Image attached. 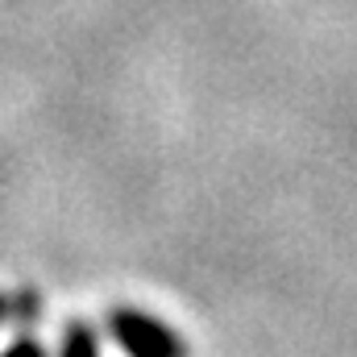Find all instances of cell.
Wrapping results in <instances>:
<instances>
[{
  "mask_svg": "<svg viewBox=\"0 0 357 357\" xmlns=\"http://www.w3.org/2000/svg\"><path fill=\"white\" fill-rule=\"evenodd\" d=\"M108 333L125 357H187V345L175 328L142 307H112Z\"/></svg>",
  "mask_w": 357,
  "mask_h": 357,
  "instance_id": "cell-1",
  "label": "cell"
},
{
  "mask_svg": "<svg viewBox=\"0 0 357 357\" xmlns=\"http://www.w3.org/2000/svg\"><path fill=\"white\" fill-rule=\"evenodd\" d=\"M42 316V295L38 291H13L4 295L0 291V324H33Z\"/></svg>",
  "mask_w": 357,
  "mask_h": 357,
  "instance_id": "cell-2",
  "label": "cell"
},
{
  "mask_svg": "<svg viewBox=\"0 0 357 357\" xmlns=\"http://www.w3.org/2000/svg\"><path fill=\"white\" fill-rule=\"evenodd\" d=\"M59 357H100V337L88 320H71L63 328V341H59Z\"/></svg>",
  "mask_w": 357,
  "mask_h": 357,
  "instance_id": "cell-3",
  "label": "cell"
},
{
  "mask_svg": "<svg viewBox=\"0 0 357 357\" xmlns=\"http://www.w3.org/2000/svg\"><path fill=\"white\" fill-rule=\"evenodd\" d=\"M0 357H46V349H42V341H38L33 333H21V337H13V341L0 349Z\"/></svg>",
  "mask_w": 357,
  "mask_h": 357,
  "instance_id": "cell-4",
  "label": "cell"
}]
</instances>
